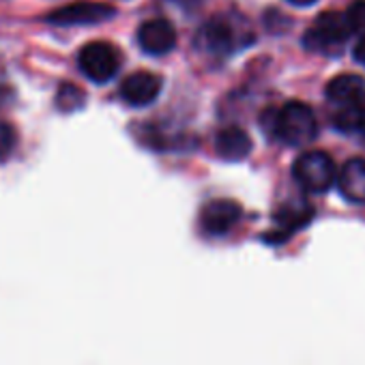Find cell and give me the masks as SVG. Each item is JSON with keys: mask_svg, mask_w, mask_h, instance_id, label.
Here are the masks:
<instances>
[{"mask_svg": "<svg viewBox=\"0 0 365 365\" xmlns=\"http://www.w3.org/2000/svg\"><path fill=\"white\" fill-rule=\"evenodd\" d=\"M312 217H314V207H309L307 202H290V205H284L275 213V232L271 237H267V239L271 243H282L292 232L301 230Z\"/></svg>", "mask_w": 365, "mask_h": 365, "instance_id": "obj_9", "label": "cell"}, {"mask_svg": "<svg viewBox=\"0 0 365 365\" xmlns=\"http://www.w3.org/2000/svg\"><path fill=\"white\" fill-rule=\"evenodd\" d=\"M327 97L339 108L365 106V80L352 73L337 76L327 84Z\"/></svg>", "mask_w": 365, "mask_h": 365, "instance_id": "obj_10", "label": "cell"}, {"mask_svg": "<svg viewBox=\"0 0 365 365\" xmlns=\"http://www.w3.org/2000/svg\"><path fill=\"white\" fill-rule=\"evenodd\" d=\"M78 63L88 80L103 84V82L112 80L116 76V71L120 69V52L112 43L93 41L80 50Z\"/></svg>", "mask_w": 365, "mask_h": 365, "instance_id": "obj_4", "label": "cell"}, {"mask_svg": "<svg viewBox=\"0 0 365 365\" xmlns=\"http://www.w3.org/2000/svg\"><path fill=\"white\" fill-rule=\"evenodd\" d=\"M215 150L226 161H241L252 153V140L243 129L226 127L215 138Z\"/></svg>", "mask_w": 365, "mask_h": 365, "instance_id": "obj_13", "label": "cell"}, {"mask_svg": "<svg viewBox=\"0 0 365 365\" xmlns=\"http://www.w3.org/2000/svg\"><path fill=\"white\" fill-rule=\"evenodd\" d=\"M290 5H297V7H309V5H314L316 0H288Z\"/></svg>", "mask_w": 365, "mask_h": 365, "instance_id": "obj_19", "label": "cell"}, {"mask_svg": "<svg viewBox=\"0 0 365 365\" xmlns=\"http://www.w3.org/2000/svg\"><path fill=\"white\" fill-rule=\"evenodd\" d=\"M16 144H18V131L9 123L0 120V161H5L16 150Z\"/></svg>", "mask_w": 365, "mask_h": 365, "instance_id": "obj_16", "label": "cell"}, {"mask_svg": "<svg viewBox=\"0 0 365 365\" xmlns=\"http://www.w3.org/2000/svg\"><path fill=\"white\" fill-rule=\"evenodd\" d=\"M262 127L271 138L282 140L290 146H303L312 142L318 133V123L314 112L301 101H290L282 110L264 112Z\"/></svg>", "mask_w": 365, "mask_h": 365, "instance_id": "obj_1", "label": "cell"}, {"mask_svg": "<svg viewBox=\"0 0 365 365\" xmlns=\"http://www.w3.org/2000/svg\"><path fill=\"white\" fill-rule=\"evenodd\" d=\"M114 7L103 5V3H71L67 7H61L52 14L46 16V22L58 24V26H80V24H99L106 22L114 16Z\"/></svg>", "mask_w": 365, "mask_h": 365, "instance_id": "obj_5", "label": "cell"}, {"mask_svg": "<svg viewBox=\"0 0 365 365\" xmlns=\"http://www.w3.org/2000/svg\"><path fill=\"white\" fill-rule=\"evenodd\" d=\"M333 125H335V129L341 131V133L356 135V138L365 140V106L341 108V112L335 114Z\"/></svg>", "mask_w": 365, "mask_h": 365, "instance_id": "obj_14", "label": "cell"}, {"mask_svg": "<svg viewBox=\"0 0 365 365\" xmlns=\"http://www.w3.org/2000/svg\"><path fill=\"white\" fill-rule=\"evenodd\" d=\"M352 26H350V20L346 14H339V11H327L322 16H318L316 24L305 33V48L312 50V52H322V54H329V52H335L339 50L348 37L352 35Z\"/></svg>", "mask_w": 365, "mask_h": 365, "instance_id": "obj_3", "label": "cell"}, {"mask_svg": "<svg viewBox=\"0 0 365 365\" xmlns=\"http://www.w3.org/2000/svg\"><path fill=\"white\" fill-rule=\"evenodd\" d=\"M241 215L243 211L235 200H211L200 211V226L207 235L222 237L239 224Z\"/></svg>", "mask_w": 365, "mask_h": 365, "instance_id": "obj_6", "label": "cell"}, {"mask_svg": "<svg viewBox=\"0 0 365 365\" xmlns=\"http://www.w3.org/2000/svg\"><path fill=\"white\" fill-rule=\"evenodd\" d=\"M161 93V80L150 71H135L127 76L120 84V97L133 108H144L153 103Z\"/></svg>", "mask_w": 365, "mask_h": 365, "instance_id": "obj_7", "label": "cell"}, {"mask_svg": "<svg viewBox=\"0 0 365 365\" xmlns=\"http://www.w3.org/2000/svg\"><path fill=\"white\" fill-rule=\"evenodd\" d=\"M346 16L350 20L352 31L365 35V0H356V3H352Z\"/></svg>", "mask_w": 365, "mask_h": 365, "instance_id": "obj_17", "label": "cell"}, {"mask_svg": "<svg viewBox=\"0 0 365 365\" xmlns=\"http://www.w3.org/2000/svg\"><path fill=\"white\" fill-rule=\"evenodd\" d=\"M86 103V93L71 84V82H65L58 86V93H56V106L61 112H76L80 110L82 106Z\"/></svg>", "mask_w": 365, "mask_h": 365, "instance_id": "obj_15", "label": "cell"}, {"mask_svg": "<svg viewBox=\"0 0 365 365\" xmlns=\"http://www.w3.org/2000/svg\"><path fill=\"white\" fill-rule=\"evenodd\" d=\"M138 46L150 56H163L176 46V31L168 20H148L138 31Z\"/></svg>", "mask_w": 365, "mask_h": 365, "instance_id": "obj_8", "label": "cell"}, {"mask_svg": "<svg viewBox=\"0 0 365 365\" xmlns=\"http://www.w3.org/2000/svg\"><path fill=\"white\" fill-rule=\"evenodd\" d=\"M200 46L205 52L215 54V56H226L235 48V33L228 22L215 18L211 20L202 31H200Z\"/></svg>", "mask_w": 365, "mask_h": 365, "instance_id": "obj_12", "label": "cell"}, {"mask_svg": "<svg viewBox=\"0 0 365 365\" xmlns=\"http://www.w3.org/2000/svg\"><path fill=\"white\" fill-rule=\"evenodd\" d=\"M352 54H354V61H356L359 65H363V67H365V35H361V39L356 41V46H354Z\"/></svg>", "mask_w": 365, "mask_h": 365, "instance_id": "obj_18", "label": "cell"}, {"mask_svg": "<svg viewBox=\"0 0 365 365\" xmlns=\"http://www.w3.org/2000/svg\"><path fill=\"white\" fill-rule=\"evenodd\" d=\"M294 180L312 194H322L333 187L337 180V170L333 159L324 150H309L303 153L292 165Z\"/></svg>", "mask_w": 365, "mask_h": 365, "instance_id": "obj_2", "label": "cell"}, {"mask_svg": "<svg viewBox=\"0 0 365 365\" xmlns=\"http://www.w3.org/2000/svg\"><path fill=\"white\" fill-rule=\"evenodd\" d=\"M337 185L346 200L365 205V159H350L337 172Z\"/></svg>", "mask_w": 365, "mask_h": 365, "instance_id": "obj_11", "label": "cell"}]
</instances>
